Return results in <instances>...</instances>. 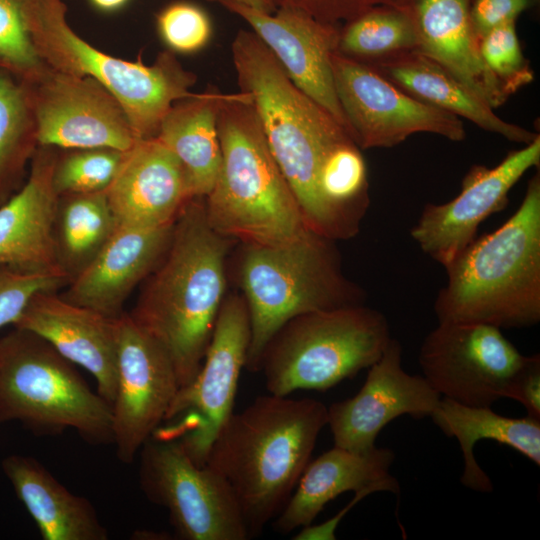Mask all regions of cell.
Instances as JSON below:
<instances>
[{
    "mask_svg": "<svg viewBox=\"0 0 540 540\" xmlns=\"http://www.w3.org/2000/svg\"><path fill=\"white\" fill-rule=\"evenodd\" d=\"M479 46L486 65L510 92L514 86L531 79L517 39L514 21L490 30L483 36Z\"/></svg>",
    "mask_w": 540,
    "mask_h": 540,
    "instance_id": "35",
    "label": "cell"
},
{
    "mask_svg": "<svg viewBox=\"0 0 540 540\" xmlns=\"http://www.w3.org/2000/svg\"><path fill=\"white\" fill-rule=\"evenodd\" d=\"M106 196L117 225L136 228L173 224L194 198L182 163L156 137L124 152Z\"/></svg>",
    "mask_w": 540,
    "mask_h": 540,
    "instance_id": "20",
    "label": "cell"
},
{
    "mask_svg": "<svg viewBox=\"0 0 540 540\" xmlns=\"http://www.w3.org/2000/svg\"><path fill=\"white\" fill-rule=\"evenodd\" d=\"M2 469L43 540H107L92 503L71 493L37 459L12 454Z\"/></svg>",
    "mask_w": 540,
    "mask_h": 540,
    "instance_id": "25",
    "label": "cell"
},
{
    "mask_svg": "<svg viewBox=\"0 0 540 540\" xmlns=\"http://www.w3.org/2000/svg\"><path fill=\"white\" fill-rule=\"evenodd\" d=\"M68 283L64 276L30 274L0 265V328L14 325L36 293L58 291Z\"/></svg>",
    "mask_w": 540,
    "mask_h": 540,
    "instance_id": "36",
    "label": "cell"
},
{
    "mask_svg": "<svg viewBox=\"0 0 540 540\" xmlns=\"http://www.w3.org/2000/svg\"><path fill=\"white\" fill-rule=\"evenodd\" d=\"M38 147L31 85L0 70V206L23 186Z\"/></svg>",
    "mask_w": 540,
    "mask_h": 540,
    "instance_id": "30",
    "label": "cell"
},
{
    "mask_svg": "<svg viewBox=\"0 0 540 540\" xmlns=\"http://www.w3.org/2000/svg\"><path fill=\"white\" fill-rule=\"evenodd\" d=\"M127 0H91L93 5L104 11H112L120 8Z\"/></svg>",
    "mask_w": 540,
    "mask_h": 540,
    "instance_id": "42",
    "label": "cell"
},
{
    "mask_svg": "<svg viewBox=\"0 0 540 540\" xmlns=\"http://www.w3.org/2000/svg\"><path fill=\"white\" fill-rule=\"evenodd\" d=\"M31 91L39 146L127 151L138 140L121 104L91 77L50 68Z\"/></svg>",
    "mask_w": 540,
    "mask_h": 540,
    "instance_id": "15",
    "label": "cell"
},
{
    "mask_svg": "<svg viewBox=\"0 0 540 540\" xmlns=\"http://www.w3.org/2000/svg\"><path fill=\"white\" fill-rule=\"evenodd\" d=\"M430 418L448 437H455L462 451L461 483L478 492H491L493 484L474 456L475 444L493 440L521 453L540 465V420L525 416L512 418L491 407H473L442 397Z\"/></svg>",
    "mask_w": 540,
    "mask_h": 540,
    "instance_id": "26",
    "label": "cell"
},
{
    "mask_svg": "<svg viewBox=\"0 0 540 540\" xmlns=\"http://www.w3.org/2000/svg\"><path fill=\"white\" fill-rule=\"evenodd\" d=\"M391 338L385 315L364 304L309 312L275 333L259 371L268 393L325 391L368 369Z\"/></svg>",
    "mask_w": 540,
    "mask_h": 540,
    "instance_id": "9",
    "label": "cell"
},
{
    "mask_svg": "<svg viewBox=\"0 0 540 540\" xmlns=\"http://www.w3.org/2000/svg\"><path fill=\"white\" fill-rule=\"evenodd\" d=\"M50 343L64 358L87 370L97 393L111 405L117 384L116 318L65 300L58 291L36 293L13 325Z\"/></svg>",
    "mask_w": 540,
    "mask_h": 540,
    "instance_id": "19",
    "label": "cell"
},
{
    "mask_svg": "<svg viewBox=\"0 0 540 540\" xmlns=\"http://www.w3.org/2000/svg\"><path fill=\"white\" fill-rule=\"evenodd\" d=\"M230 240L209 225L204 197L190 199L174 221L165 254L128 312L168 354L180 387L196 376L209 346L224 300Z\"/></svg>",
    "mask_w": 540,
    "mask_h": 540,
    "instance_id": "1",
    "label": "cell"
},
{
    "mask_svg": "<svg viewBox=\"0 0 540 540\" xmlns=\"http://www.w3.org/2000/svg\"><path fill=\"white\" fill-rule=\"evenodd\" d=\"M217 132L221 163L204 197L211 228L231 240L256 245L288 242L309 230L247 93L225 94Z\"/></svg>",
    "mask_w": 540,
    "mask_h": 540,
    "instance_id": "5",
    "label": "cell"
},
{
    "mask_svg": "<svg viewBox=\"0 0 540 540\" xmlns=\"http://www.w3.org/2000/svg\"><path fill=\"white\" fill-rule=\"evenodd\" d=\"M418 16L424 56L491 108L501 105L510 91L482 58L466 0H421Z\"/></svg>",
    "mask_w": 540,
    "mask_h": 540,
    "instance_id": "24",
    "label": "cell"
},
{
    "mask_svg": "<svg viewBox=\"0 0 540 540\" xmlns=\"http://www.w3.org/2000/svg\"><path fill=\"white\" fill-rule=\"evenodd\" d=\"M139 484L164 507L183 540H248V530L226 480L196 464L176 439L151 436L139 451Z\"/></svg>",
    "mask_w": 540,
    "mask_h": 540,
    "instance_id": "10",
    "label": "cell"
},
{
    "mask_svg": "<svg viewBox=\"0 0 540 540\" xmlns=\"http://www.w3.org/2000/svg\"><path fill=\"white\" fill-rule=\"evenodd\" d=\"M207 1H218L220 3L230 2L241 4L256 10H259L264 13L273 14L277 8L276 0H207Z\"/></svg>",
    "mask_w": 540,
    "mask_h": 540,
    "instance_id": "41",
    "label": "cell"
},
{
    "mask_svg": "<svg viewBox=\"0 0 540 540\" xmlns=\"http://www.w3.org/2000/svg\"><path fill=\"white\" fill-rule=\"evenodd\" d=\"M157 28L172 51L190 53L201 49L211 36L207 14L188 2H175L157 15Z\"/></svg>",
    "mask_w": 540,
    "mask_h": 540,
    "instance_id": "34",
    "label": "cell"
},
{
    "mask_svg": "<svg viewBox=\"0 0 540 540\" xmlns=\"http://www.w3.org/2000/svg\"><path fill=\"white\" fill-rule=\"evenodd\" d=\"M527 5L528 0H477L472 12L473 23L484 36L493 28L514 21Z\"/></svg>",
    "mask_w": 540,
    "mask_h": 540,
    "instance_id": "38",
    "label": "cell"
},
{
    "mask_svg": "<svg viewBox=\"0 0 540 540\" xmlns=\"http://www.w3.org/2000/svg\"><path fill=\"white\" fill-rule=\"evenodd\" d=\"M221 4L252 27L291 81L327 111L352 138L336 94L331 66V55L340 40L337 31L327 22L296 8L278 7L273 14H268L241 4Z\"/></svg>",
    "mask_w": 540,
    "mask_h": 540,
    "instance_id": "18",
    "label": "cell"
},
{
    "mask_svg": "<svg viewBox=\"0 0 540 540\" xmlns=\"http://www.w3.org/2000/svg\"><path fill=\"white\" fill-rule=\"evenodd\" d=\"M505 398L519 402L527 416L540 420V355L527 356L512 377Z\"/></svg>",
    "mask_w": 540,
    "mask_h": 540,
    "instance_id": "37",
    "label": "cell"
},
{
    "mask_svg": "<svg viewBox=\"0 0 540 540\" xmlns=\"http://www.w3.org/2000/svg\"><path fill=\"white\" fill-rule=\"evenodd\" d=\"M441 396L420 375L402 367V345L391 338L381 357L368 368L360 390L327 407L334 445L355 453L376 447L381 430L402 415L430 417Z\"/></svg>",
    "mask_w": 540,
    "mask_h": 540,
    "instance_id": "17",
    "label": "cell"
},
{
    "mask_svg": "<svg viewBox=\"0 0 540 540\" xmlns=\"http://www.w3.org/2000/svg\"><path fill=\"white\" fill-rule=\"evenodd\" d=\"M394 459L389 448L355 453L334 445L308 463L288 502L274 519L275 531L289 534L312 524L328 502L347 491L370 489L398 494L399 482L389 473Z\"/></svg>",
    "mask_w": 540,
    "mask_h": 540,
    "instance_id": "23",
    "label": "cell"
},
{
    "mask_svg": "<svg viewBox=\"0 0 540 540\" xmlns=\"http://www.w3.org/2000/svg\"><path fill=\"white\" fill-rule=\"evenodd\" d=\"M231 51L240 92L250 96L270 150L308 227L333 241L341 239L319 179L328 155L352 138L291 81L256 33L240 30Z\"/></svg>",
    "mask_w": 540,
    "mask_h": 540,
    "instance_id": "3",
    "label": "cell"
},
{
    "mask_svg": "<svg viewBox=\"0 0 540 540\" xmlns=\"http://www.w3.org/2000/svg\"><path fill=\"white\" fill-rule=\"evenodd\" d=\"M27 3L28 0H0V70L33 85L50 67L32 41L26 17Z\"/></svg>",
    "mask_w": 540,
    "mask_h": 540,
    "instance_id": "32",
    "label": "cell"
},
{
    "mask_svg": "<svg viewBox=\"0 0 540 540\" xmlns=\"http://www.w3.org/2000/svg\"><path fill=\"white\" fill-rule=\"evenodd\" d=\"M124 152L107 147L59 149L53 171L56 193L60 196L106 191L120 168Z\"/></svg>",
    "mask_w": 540,
    "mask_h": 540,
    "instance_id": "31",
    "label": "cell"
},
{
    "mask_svg": "<svg viewBox=\"0 0 540 540\" xmlns=\"http://www.w3.org/2000/svg\"><path fill=\"white\" fill-rule=\"evenodd\" d=\"M434 302L438 322L520 329L540 321V178L500 227L476 238L445 267Z\"/></svg>",
    "mask_w": 540,
    "mask_h": 540,
    "instance_id": "4",
    "label": "cell"
},
{
    "mask_svg": "<svg viewBox=\"0 0 540 540\" xmlns=\"http://www.w3.org/2000/svg\"><path fill=\"white\" fill-rule=\"evenodd\" d=\"M224 97L213 90L177 101L156 136L182 163L193 197H205L218 175L221 149L217 115Z\"/></svg>",
    "mask_w": 540,
    "mask_h": 540,
    "instance_id": "27",
    "label": "cell"
},
{
    "mask_svg": "<svg viewBox=\"0 0 540 540\" xmlns=\"http://www.w3.org/2000/svg\"><path fill=\"white\" fill-rule=\"evenodd\" d=\"M58 150L39 146L23 186L0 206V265L66 277L58 265L53 236L58 201L53 171Z\"/></svg>",
    "mask_w": 540,
    "mask_h": 540,
    "instance_id": "21",
    "label": "cell"
},
{
    "mask_svg": "<svg viewBox=\"0 0 540 540\" xmlns=\"http://www.w3.org/2000/svg\"><path fill=\"white\" fill-rule=\"evenodd\" d=\"M117 384L112 402V443L124 464L164 421L179 383L165 350L128 312L116 318Z\"/></svg>",
    "mask_w": 540,
    "mask_h": 540,
    "instance_id": "14",
    "label": "cell"
},
{
    "mask_svg": "<svg viewBox=\"0 0 540 540\" xmlns=\"http://www.w3.org/2000/svg\"><path fill=\"white\" fill-rule=\"evenodd\" d=\"M374 493L370 489H363L355 492L353 499L345 506L337 515L329 519L328 521L318 525H308L300 529V531L293 537L295 540H335V530L345 516L357 503H359L366 496Z\"/></svg>",
    "mask_w": 540,
    "mask_h": 540,
    "instance_id": "40",
    "label": "cell"
},
{
    "mask_svg": "<svg viewBox=\"0 0 540 540\" xmlns=\"http://www.w3.org/2000/svg\"><path fill=\"white\" fill-rule=\"evenodd\" d=\"M326 425L322 402L268 393L220 428L206 464L232 489L250 538L282 511Z\"/></svg>",
    "mask_w": 540,
    "mask_h": 540,
    "instance_id": "2",
    "label": "cell"
},
{
    "mask_svg": "<svg viewBox=\"0 0 540 540\" xmlns=\"http://www.w3.org/2000/svg\"><path fill=\"white\" fill-rule=\"evenodd\" d=\"M239 270L251 330L245 368L252 372L259 371L268 342L291 319L361 305L366 298L343 274L334 241L311 229L284 243L245 244Z\"/></svg>",
    "mask_w": 540,
    "mask_h": 540,
    "instance_id": "6",
    "label": "cell"
},
{
    "mask_svg": "<svg viewBox=\"0 0 540 540\" xmlns=\"http://www.w3.org/2000/svg\"><path fill=\"white\" fill-rule=\"evenodd\" d=\"M331 66L336 94L358 147H391L418 132L452 141L465 138L458 116L402 93L367 67L336 51Z\"/></svg>",
    "mask_w": 540,
    "mask_h": 540,
    "instance_id": "13",
    "label": "cell"
},
{
    "mask_svg": "<svg viewBox=\"0 0 540 540\" xmlns=\"http://www.w3.org/2000/svg\"><path fill=\"white\" fill-rule=\"evenodd\" d=\"M389 72L401 86L426 103L479 127L502 135L510 141L529 144L538 135L501 120L492 108L452 77L442 67L426 58L392 65Z\"/></svg>",
    "mask_w": 540,
    "mask_h": 540,
    "instance_id": "28",
    "label": "cell"
},
{
    "mask_svg": "<svg viewBox=\"0 0 540 540\" xmlns=\"http://www.w3.org/2000/svg\"><path fill=\"white\" fill-rule=\"evenodd\" d=\"M417 37L411 26L393 15L369 14L354 21L340 38L341 49L357 55H378L411 47Z\"/></svg>",
    "mask_w": 540,
    "mask_h": 540,
    "instance_id": "33",
    "label": "cell"
},
{
    "mask_svg": "<svg viewBox=\"0 0 540 540\" xmlns=\"http://www.w3.org/2000/svg\"><path fill=\"white\" fill-rule=\"evenodd\" d=\"M527 356L482 323L438 322L419 351L423 377L440 395L473 407H491Z\"/></svg>",
    "mask_w": 540,
    "mask_h": 540,
    "instance_id": "12",
    "label": "cell"
},
{
    "mask_svg": "<svg viewBox=\"0 0 540 540\" xmlns=\"http://www.w3.org/2000/svg\"><path fill=\"white\" fill-rule=\"evenodd\" d=\"M18 421L35 435L76 431L112 443V405L74 364L39 335L13 326L0 337V424Z\"/></svg>",
    "mask_w": 540,
    "mask_h": 540,
    "instance_id": "8",
    "label": "cell"
},
{
    "mask_svg": "<svg viewBox=\"0 0 540 540\" xmlns=\"http://www.w3.org/2000/svg\"><path fill=\"white\" fill-rule=\"evenodd\" d=\"M117 226L106 191L58 196L54 246L69 282L95 259Z\"/></svg>",
    "mask_w": 540,
    "mask_h": 540,
    "instance_id": "29",
    "label": "cell"
},
{
    "mask_svg": "<svg viewBox=\"0 0 540 540\" xmlns=\"http://www.w3.org/2000/svg\"><path fill=\"white\" fill-rule=\"evenodd\" d=\"M173 224L158 228L117 226L95 259L60 295L67 301L115 319L132 291L165 254Z\"/></svg>",
    "mask_w": 540,
    "mask_h": 540,
    "instance_id": "22",
    "label": "cell"
},
{
    "mask_svg": "<svg viewBox=\"0 0 540 540\" xmlns=\"http://www.w3.org/2000/svg\"><path fill=\"white\" fill-rule=\"evenodd\" d=\"M66 11L64 0H28L27 24L42 60L54 70L98 81L121 104L138 139L156 137L173 104L194 94L197 76L172 50L160 52L152 65L111 56L75 33Z\"/></svg>",
    "mask_w": 540,
    "mask_h": 540,
    "instance_id": "7",
    "label": "cell"
},
{
    "mask_svg": "<svg viewBox=\"0 0 540 540\" xmlns=\"http://www.w3.org/2000/svg\"><path fill=\"white\" fill-rule=\"evenodd\" d=\"M250 319L243 296L224 298L202 365L188 384L179 387L164 421L152 436L178 440L198 465L206 464L210 447L234 412L240 374L250 344Z\"/></svg>",
    "mask_w": 540,
    "mask_h": 540,
    "instance_id": "11",
    "label": "cell"
},
{
    "mask_svg": "<svg viewBox=\"0 0 540 540\" xmlns=\"http://www.w3.org/2000/svg\"><path fill=\"white\" fill-rule=\"evenodd\" d=\"M363 0H276L278 7L299 9L315 19L327 22L354 14Z\"/></svg>",
    "mask_w": 540,
    "mask_h": 540,
    "instance_id": "39",
    "label": "cell"
},
{
    "mask_svg": "<svg viewBox=\"0 0 540 540\" xmlns=\"http://www.w3.org/2000/svg\"><path fill=\"white\" fill-rule=\"evenodd\" d=\"M539 162L538 135L493 168L472 167L455 198L424 206L410 230L412 239L424 254L445 267L476 239L478 227L486 218L506 207L512 187Z\"/></svg>",
    "mask_w": 540,
    "mask_h": 540,
    "instance_id": "16",
    "label": "cell"
}]
</instances>
